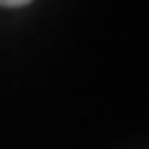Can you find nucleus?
Segmentation results:
<instances>
[{"instance_id": "1", "label": "nucleus", "mask_w": 149, "mask_h": 149, "mask_svg": "<svg viewBox=\"0 0 149 149\" xmlns=\"http://www.w3.org/2000/svg\"><path fill=\"white\" fill-rule=\"evenodd\" d=\"M31 0H0V6H11V8H17V6H28Z\"/></svg>"}]
</instances>
